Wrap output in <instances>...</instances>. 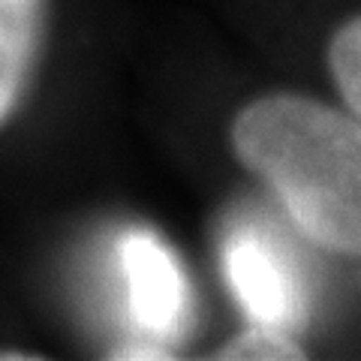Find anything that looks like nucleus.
<instances>
[{
  "label": "nucleus",
  "mask_w": 361,
  "mask_h": 361,
  "mask_svg": "<svg viewBox=\"0 0 361 361\" xmlns=\"http://www.w3.org/2000/svg\"><path fill=\"white\" fill-rule=\"evenodd\" d=\"M229 148L325 253L361 259V121L343 103L268 90L232 115Z\"/></svg>",
  "instance_id": "obj_1"
},
{
  "label": "nucleus",
  "mask_w": 361,
  "mask_h": 361,
  "mask_svg": "<svg viewBox=\"0 0 361 361\" xmlns=\"http://www.w3.org/2000/svg\"><path fill=\"white\" fill-rule=\"evenodd\" d=\"M121 271L135 325L151 337L175 334L187 310V280L175 253L151 232H127L121 241Z\"/></svg>",
  "instance_id": "obj_2"
},
{
  "label": "nucleus",
  "mask_w": 361,
  "mask_h": 361,
  "mask_svg": "<svg viewBox=\"0 0 361 361\" xmlns=\"http://www.w3.org/2000/svg\"><path fill=\"white\" fill-rule=\"evenodd\" d=\"M51 0H0V130L18 115L39 73Z\"/></svg>",
  "instance_id": "obj_3"
},
{
  "label": "nucleus",
  "mask_w": 361,
  "mask_h": 361,
  "mask_svg": "<svg viewBox=\"0 0 361 361\" xmlns=\"http://www.w3.org/2000/svg\"><path fill=\"white\" fill-rule=\"evenodd\" d=\"M226 274L250 322L289 329L298 313V292L283 262L262 241L253 235L235 238L226 250Z\"/></svg>",
  "instance_id": "obj_4"
},
{
  "label": "nucleus",
  "mask_w": 361,
  "mask_h": 361,
  "mask_svg": "<svg viewBox=\"0 0 361 361\" xmlns=\"http://www.w3.org/2000/svg\"><path fill=\"white\" fill-rule=\"evenodd\" d=\"M325 66L341 103L361 121V13L343 18L325 42Z\"/></svg>",
  "instance_id": "obj_5"
},
{
  "label": "nucleus",
  "mask_w": 361,
  "mask_h": 361,
  "mask_svg": "<svg viewBox=\"0 0 361 361\" xmlns=\"http://www.w3.org/2000/svg\"><path fill=\"white\" fill-rule=\"evenodd\" d=\"M214 358L223 361H298L307 358L304 346L292 329L286 325H268V322H250L235 337H229Z\"/></svg>",
  "instance_id": "obj_6"
},
{
  "label": "nucleus",
  "mask_w": 361,
  "mask_h": 361,
  "mask_svg": "<svg viewBox=\"0 0 361 361\" xmlns=\"http://www.w3.org/2000/svg\"><path fill=\"white\" fill-rule=\"evenodd\" d=\"M111 358H172V353L163 349L160 343H127L115 349Z\"/></svg>",
  "instance_id": "obj_7"
},
{
  "label": "nucleus",
  "mask_w": 361,
  "mask_h": 361,
  "mask_svg": "<svg viewBox=\"0 0 361 361\" xmlns=\"http://www.w3.org/2000/svg\"><path fill=\"white\" fill-rule=\"evenodd\" d=\"M37 361V358H42V355H37V353H0V361Z\"/></svg>",
  "instance_id": "obj_8"
}]
</instances>
